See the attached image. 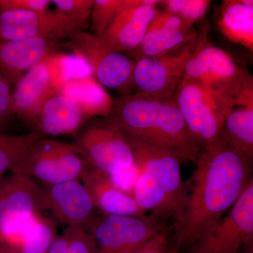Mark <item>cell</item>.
<instances>
[{
  "label": "cell",
  "mask_w": 253,
  "mask_h": 253,
  "mask_svg": "<svg viewBox=\"0 0 253 253\" xmlns=\"http://www.w3.org/2000/svg\"><path fill=\"white\" fill-rule=\"evenodd\" d=\"M81 180L90 194L95 207L104 215L146 216L134 197L115 188L107 174L92 166L84 172Z\"/></svg>",
  "instance_id": "ffe728a7"
},
{
  "label": "cell",
  "mask_w": 253,
  "mask_h": 253,
  "mask_svg": "<svg viewBox=\"0 0 253 253\" xmlns=\"http://www.w3.org/2000/svg\"><path fill=\"white\" fill-rule=\"evenodd\" d=\"M56 223L54 218L39 214L5 245L11 253H48L58 236Z\"/></svg>",
  "instance_id": "603a6c76"
},
{
  "label": "cell",
  "mask_w": 253,
  "mask_h": 253,
  "mask_svg": "<svg viewBox=\"0 0 253 253\" xmlns=\"http://www.w3.org/2000/svg\"><path fill=\"white\" fill-rule=\"evenodd\" d=\"M74 54L85 60L93 76L101 85L118 92L120 96L133 94L136 62L123 53H104L95 47L92 35L76 33L65 44Z\"/></svg>",
  "instance_id": "7c38bea8"
},
{
  "label": "cell",
  "mask_w": 253,
  "mask_h": 253,
  "mask_svg": "<svg viewBox=\"0 0 253 253\" xmlns=\"http://www.w3.org/2000/svg\"><path fill=\"white\" fill-rule=\"evenodd\" d=\"M83 32L56 10L22 11L0 10V41L43 38L60 41Z\"/></svg>",
  "instance_id": "9a60e30c"
},
{
  "label": "cell",
  "mask_w": 253,
  "mask_h": 253,
  "mask_svg": "<svg viewBox=\"0 0 253 253\" xmlns=\"http://www.w3.org/2000/svg\"><path fill=\"white\" fill-rule=\"evenodd\" d=\"M165 229L153 216L104 215L95 218L87 230L98 253H131Z\"/></svg>",
  "instance_id": "8fae6325"
},
{
  "label": "cell",
  "mask_w": 253,
  "mask_h": 253,
  "mask_svg": "<svg viewBox=\"0 0 253 253\" xmlns=\"http://www.w3.org/2000/svg\"><path fill=\"white\" fill-rule=\"evenodd\" d=\"M219 139L253 161V101L233 106L224 121Z\"/></svg>",
  "instance_id": "cb8c5ba5"
},
{
  "label": "cell",
  "mask_w": 253,
  "mask_h": 253,
  "mask_svg": "<svg viewBox=\"0 0 253 253\" xmlns=\"http://www.w3.org/2000/svg\"><path fill=\"white\" fill-rule=\"evenodd\" d=\"M244 253H253V246H249V247L246 248V249H245Z\"/></svg>",
  "instance_id": "8d00e7d4"
},
{
  "label": "cell",
  "mask_w": 253,
  "mask_h": 253,
  "mask_svg": "<svg viewBox=\"0 0 253 253\" xmlns=\"http://www.w3.org/2000/svg\"><path fill=\"white\" fill-rule=\"evenodd\" d=\"M11 95L12 88L0 77V131L14 116L11 111Z\"/></svg>",
  "instance_id": "d6a6232c"
},
{
  "label": "cell",
  "mask_w": 253,
  "mask_h": 253,
  "mask_svg": "<svg viewBox=\"0 0 253 253\" xmlns=\"http://www.w3.org/2000/svg\"><path fill=\"white\" fill-rule=\"evenodd\" d=\"M217 26L229 41L253 52L252 0L223 1Z\"/></svg>",
  "instance_id": "44dd1931"
},
{
  "label": "cell",
  "mask_w": 253,
  "mask_h": 253,
  "mask_svg": "<svg viewBox=\"0 0 253 253\" xmlns=\"http://www.w3.org/2000/svg\"><path fill=\"white\" fill-rule=\"evenodd\" d=\"M198 37L165 54L136 60L134 82L136 93L160 100L172 99L184 78L186 63L206 43Z\"/></svg>",
  "instance_id": "52a82bcc"
},
{
  "label": "cell",
  "mask_w": 253,
  "mask_h": 253,
  "mask_svg": "<svg viewBox=\"0 0 253 253\" xmlns=\"http://www.w3.org/2000/svg\"><path fill=\"white\" fill-rule=\"evenodd\" d=\"M42 189L45 210L51 211L56 221L87 229L96 217L92 198L80 180L44 185Z\"/></svg>",
  "instance_id": "2e32d148"
},
{
  "label": "cell",
  "mask_w": 253,
  "mask_h": 253,
  "mask_svg": "<svg viewBox=\"0 0 253 253\" xmlns=\"http://www.w3.org/2000/svg\"><path fill=\"white\" fill-rule=\"evenodd\" d=\"M169 249L166 228L131 253H168Z\"/></svg>",
  "instance_id": "836d02e7"
},
{
  "label": "cell",
  "mask_w": 253,
  "mask_h": 253,
  "mask_svg": "<svg viewBox=\"0 0 253 253\" xmlns=\"http://www.w3.org/2000/svg\"><path fill=\"white\" fill-rule=\"evenodd\" d=\"M51 0H0V10L22 11H46L49 10Z\"/></svg>",
  "instance_id": "1f68e13d"
},
{
  "label": "cell",
  "mask_w": 253,
  "mask_h": 253,
  "mask_svg": "<svg viewBox=\"0 0 253 253\" xmlns=\"http://www.w3.org/2000/svg\"><path fill=\"white\" fill-rule=\"evenodd\" d=\"M4 175H0V184H1V179H2L3 176Z\"/></svg>",
  "instance_id": "74e56055"
},
{
  "label": "cell",
  "mask_w": 253,
  "mask_h": 253,
  "mask_svg": "<svg viewBox=\"0 0 253 253\" xmlns=\"http://www.w3.org/2000/svg\"><path fill=\"white\" fill-rule=\"evenodd\" d=\"M140 172V167L134 162L129 167L109 174L108 177L115 188L133 197L134 188Z\"/></svg>",
  "instance_id": "4dcf8cb0"
},
{
  "label": "cell",
  "mask_w": 253,
  "mask_h": 253,
  "mask_svg": "<svg viewBox=\"0 0 253 253\" xmlns=\"http://www.w3.org/2000/svg\"><path fill=\"white\" fill-rule=\"evenodd\" d=\"M91 118L62 92L51 96L42 108L36 131L44 136L76 135Z\"/></svg>",
  "instance_id": "d6986e66"
},
{
  "label": "cell",
  "mask_w": 253,
  "mask_h": 253,
  "mask_svg": "<svg viewBox=\"0 0 253 253\" xmlns=\"http://www.w3.org/2000/svg\"><path fill=\"white\" fill-rule=\"evenodd\" d=\"M209 0H165L161 1L163 9L177 16L188 27L202 19L207 12Z\"/></svg>",
  "instance_id": "83f0119b"
},
{
  "label": "cell",
  "mask_w": 253,
  "mask_h": 253,
  "mask_svg": "<svg viewBox=\"0 0 253 253\" xmlns=\"http://www.w3.org/2000/svg\"><path fill=\"white\" fill-rule=\"evenodd\" d=\"M60 53L48 56L33 66L14 86L11 111L36 131L42 108L48 99L61 92L66 82L61 72Z\"/></svg>",
  "instance_id": "ba28073f"
},
{
  "label": "cell",
  "mask_w": 253,
  "mask_h": 253,
  "mask_svg": "<svg viewBox=\"0 0 253 253\" xmlns=\"http://www.w3.org/2000/svg\"><path fill=\"white\" fill-rule=\"evenodd\" d=\"M0 253H11L6 245L0 242Z\"/></svg>",
  "instance_id": "e575fe53"
},
{
  "label": "cell",
  "mask_w": 253,
  "mask_h": 253,
  "mask_svg": "<svg viewBox=\"0 0 253 253\" xmlns=\"http://www.w3.org/2000/svg\"><path fill=\"white\" fill-rule=\"evenodd\" d=\"M133 197L136 204L145 211L152 212L153 217H172L176 219V212L168 195L148 173L141 169Z\"/></svg>",
  "instance_id": "d4e9b609"
},
{
  "label": "cell",
  "mask_w": 253,
  "mask_h": 253,
  "mask_svg": "<svg viewBox=\"0 0 253 253\" xmlns=\"http://www.w3.org/2000/svg\"><path fill=\"white\" fill-rule=\"evenodd\" d=\"M59 42L43 38L0 41V77L12 88L33 66L56 53Z\"/></svg>",
  "instance_id": "ac0fdd59"
},
{
  "label": "cell",
  "mask_w": 253,
  "mask_h": 253,
  "mask_svg": "<svg viewBox=\"0 0 253 253\" xmlns=\"http://www.w3.org/2000/svg\"><path fill=\"white\" fill-rule=\"evenodd\" d=\"M253 241V179L225 215L188 253H241Z\"/></svg>",
  "instance_id": "30bf717a"
},
{
  "label": "cell",
  "mask_w": 253,
  "mask_h": 253,
  "mask_svg": "<svg viewBox=\"0 0 253 253\" xmlns=\"http://www.w3.org/2000/svg\"><path fill=\"white\" fill-rule=\"evenodd\" d=\"M45 211L42 189L28 176L10 173L0 184V242L6 244Z\"/></svg>",
  "instance_id": "9c48e42d"
},
{
  "label": "cell",
  "mask_w": 253,
  "mask_h": 253,
  "mask_svg": "<svg viewBox=\"0 0 253 253\" xmlns=\"http://www.w3.org/2000/svg\"><path fill=\"white\" fill-rule=\"evenodd\" d=\"M173 98L190 134L202 150L219 139L233 106L184 78Z\"/></svg>",
  "instance_id": "8992f818"
},
{
  "label": "cell",
  "mask_w": 253,
  "mask_h": 253,
  "mask_svg": "<svg viewBox=\"0 0 253 253\" xmlns=\"http://www.w3.org/2000/svg\"><path fill=\"white\" fill-rule=\"evenodd\" d=\"M125 136L136 164L148 173L168 195L175 210V221H177L185 207L187 197L186 186L181 179L182 163L168 150L133 136Z\"/></svg>",
  "instance_id": "4fadbf2b"
},
{
  "label": "cell",
  "mask_w": 253,
  "mask_h": 253,
  "mask_svg": "<svg viewBox=\"0 0 253 253\" xmlns=\"http://www.w3.org/2000/svg\"><path fill=\"white\" fill-rule=\"evenodd\" d=\"M91 166L75 145L42 137L11 172L54 185L80 180Z\"/></svg>",
  "instance_id": "5b68a950"
},
{
  "label": "cell",
  "mask_w": 253,
  "mask_h": 253,
  "mask_svg": "<svg viewBox=\"0 0 253 253\" xmlns=\"http://www.w3.org/2000/svg\"><path fill=\"white\" fill-rule=\"evenodd\" d=\"M55 10L84 31L90 22L94 0H51Z\"/></svg>",
  "instance_id": "f546056e"
},
{
  "label": "cell",
  "mask_w": 253,
  "mask_h": 253,
  "mask_svg": "<svg viewBox=\"0 0 253 253\" xmlns=\"http://www.w3.org/2000/svg\"><path fill=\"white\" fill-rule=\"evenodd\" d=\"M129 0H94L90 22L92 36L99 38Z\"/></svg>",
  "instance_id": "f1b7e54d"
},
{
  "label": "cell",
  "mask_w": 253,
  "mask_h": 253,
  "mask_svg": "<svg viewBox=\"0 0 253 253\" xmlns=\"http://www.w3.org/2000/svg\"><path fill=\"white\" fill-rule=\"evenodd\" d=\"M42 137L37 131L16 135L0 131V175L12 172L35 143Z\"/></svg>",
  "instance_id": "484cf974"
},
{
  "label": "cell",
  "mask_w": 253,
  "mask_h": 253,
  "mask_svg": "<svg viewBox=\"0 0 253 253\" xmlns=\"http://www.w3.org/2000/svg\"><path fill=\"white\" fill-rule=\"evenodd\" d=\"M199 36L194 27H188L177 16L158 10L140 44L126 55L134 61L157 56L176 49Z\"/></svg>",
  "instance_id": "e0dca14e"
},
{
  "label": "cell",
  "mask_w": 253,
  "mask_h": 253,
  "mask_svg": "<svg viewBox=\"0 0 253 253\" xmlns=\"http://www.w3.org/2000/svg\"><path fill=\"white\" fill-rule=\"evenodd\" d=\"M184 79L219 96L231 106L253 101V78L224 50L205 43L186 63Z\"/></svg>",
  "instance_id": "3957f363"
},
{
  "label": "cell",
  "mask_w": 253,
  "mask_h": 253,
  "mask_svg": "<svg viewBox=\"0 0 253 253\" xmlns=\"http://www.w3.org/2000/svg\"><path fill=\"white\" fill-rule=\"evenodd\" d=\"M168 253H180V251L176 249L175 246H174V247H170L169 251H168Z\"/></svg>",
  "instance_id": "d590c367"
},
{
  "label": "cell",
  "mask_w": 253,
  "mask_h": 253,
  "mask_svg": "<svg viewBox=\"0 0 253 253\" xmlns=\"http://www.w3.org/2000/svg\"><path fill=\"white\" fill-rule=\"evenodd\" d=\"M61 92L76 101L91 118L112 114L113 98L94 76L68 82Z\"/></svg>",
  "instance_id": "7402d4cb"
},
{
  "label": "cell",
  "mask_w": 253,
  "mask_h": 253,
  "mask_svg": "<svg viewBox=\"0 0 253 253\" xmlns=\"http://www.w3.org/2000/svg\"><path fill=\"white\" fill-rule=\"evenodd\" d=\"M185 207L174 224L175 247L190 249L221 220L253 180V161L221 139L196 161Z\"/></svg>",
  "instance_id": "6da1fadb"
},
{
  "label": "cell",
  "mask_w": 253,
  "mask_h": 253,
  "mask_svg": "<svg viewBox=\"0 0 253 253\" xmlns=\"http://www.w3.org/2000/svg\"><path fill=\"white\" fill-rule=\"evenodd\" d=\"M71 144L93 168L107 175L135 162L129 143L112 115L89 119Z\"/></svg>",
  "instance_id": "277c9868"
},
{
  "label": "cell",
  "mask_w": 253,
  "mask_h": 253,
  "mask_svg": "<svg viewBox=\"0 0 253 253\" xmlns=\"http://www.w3.org/2000/svg\"><path fill=\"white\" fill-rule=\"evenodd\" d=\"M48 253H98L90 233L81 226H67L50 246Z\"/></svg>",
  "instance_id": "4316f807"
},
{
  "label": "cell",
  "mask_w": 253,
  "mask_h": 253,
  "mask_svg": "<svg viewBox=\"0 0 253 253\" xmlns=\"http://www.w3.org/2000/svg\"><path fill=\"white\" fill-rule=\"evenodd\" d=\"M156 0H129L110 23L102 36H92L93 44L104 53H127L140 44L148 26L157 14Z\"/></svg>",
  "instance_id": "5bb4252c"
},
{
  "label": "cell",
  "mask_w": 253,
  "mask_h": 253,
  "mask_svg": "<svg viewBox=\"0 0 253 253\" xmlns=\"http://www.w3.org/2000/svg\"><path fill=\"white\" fill-rule=\"evenodd\" d=\"M111 115L126 135L168 150L181 163H195L202 151L174 98L156 99L136 92L118 96L113 98Z\"/></svg>",
  "instance_id": "7a4b0ae2"
}]
</instances>
